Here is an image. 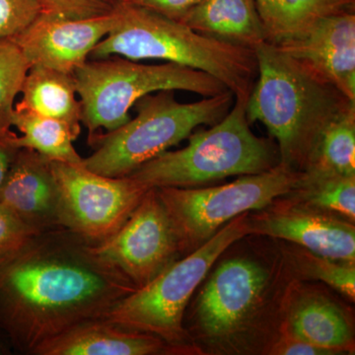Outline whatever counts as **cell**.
<instances>
[{
  "label": "cell",
  "instance_id": "30bf717a",
  "mask_svg": "<svg viewBox=\"0 0 355 355\" xmlns=\"http://www.w3.org/2000/svg\"><path fill=\"white\" fill-rule=\"evenodd\" d=\"M94 251L137 289L177 261L176 236L155 188L149 189L114 235L94 245Z\"/></svg>",
  "mask_w": 355,
  "mask_h": 355
},
{
  "label": "cell",
  "instance_id": "83f0119b",
  "mask_svg": "<svg viewBox=\"0 0 355 355\" xmlns=\"http://www.w3.org/2000/svg\"><path fill=\"white\" fill-rule=\"evenodd\" d=\"M35 234L38 233L0 203V263L17 253Z\"/></svg>",
  "mask_w": 355,
  "mask_h": 355
},
{
  "label": "cell",
  "instance_id": "52a82bcc",
  "mask_svg": "<svg viewBox=\"0 0 355 355\" xmlns=\"http://www.w3.org/2000/svg\"><path fill=\"white\" fill-rule=\"evenodd\" d=\"M73 76L80 97L81 123L89 137L100 128L112 132L127 123L132 119L130 108L151 93L183 90L211 97L228 90L216 77L200 70L172 62L137 64L120 58L87 60Z\"/></svg>",
  "mask_w": 355,
  "mask_h": 355
},
{
  "label": "cell",
  "instance_id": "ffe728a7",
  "mask_svg": "<svg viewBox=\"0 0 355 355\" xmlns=\"http://www.w3.org/2000/svg\"><path fill=\"white\" fill-rule=\"evenodd\" d=\"M292 336L331 350L352 349L354 335L342 311L324 299H308L298 306L291 319Z\"/></svg>",
  "mask_w": 355,
  "mask_h": 355
},
{
  "label": "cell",
  "instance_id": "484cf974",
  "mask_svg": "<svg viewBox=\"0 0 355 355\" xmlns=\"http://www.w3.org/2000/svg\"><path fill=\"white\" fill-rule=\"evenodd\" d=\"M41 13L38 0H0V43L24 32Z\"/></svg>",
  "mask_w": 355,
  "mask_h": 355
},
{
  "label": "cell",
  "instance_id": "d6986e66",
  "mask_svg": "<svg viewBox=\"0 0 355 355\" xmlns=\"http://www.w3.org/2000/svg\"><path fill=\"white\" fill-rule=\"evenodd\" d=\"M266 42L279 46L309 29L318 20L354 10L355 0H254Z\"/></svg>",
  "mask_w": 355,
  "mask_h": 355
},
{
  "label": "cell",
  "instance_id": "4316f807",
  "mask_svg": "<svg viewBox=\"0 0 355 355\" xmlns=\"http://www.w3.org/2000/svg\"><path fill=\"white\" fill-rule=\"evenodd\" d=\"M42 12L70 19H92L114 13L119 0H38Z\"/></svg>",
  "mask_w": 355,
  "mask_h": 355
},
{
  "label": "cell",
  "instance_id": "9a60e30c",
  "mask_svg": "<svg viewBox=\"0 0 355 355\" xmlns=\"http://www.w3.org/2000/svg\"><path fill=\"white\" fill-rule=\"evenodd\" d=\"M0 203L34 232L64 228L51 160L31 149H18L0 191Z\"/></svg>",
  "mask_w": 355,
  "mask_h": 355
},
{
  "label": "cell",
  "instance_id": "f1b7e54d",
  "mask_svg": "<svg viewBox=\"0 0 355 355\" xmlns=\"http://www.w3.org/2000/svg\"><path fill=\"white\" fill-rule=\"evenodd\" d=\"M123 3L144 7L170 19L180 21L202 0H121Z\"/></svg>",
  "mask_w": 355,
  "mask_h": 355
},
{
  "label": "cell",
  "instance_id": "8fae6325",
  "mask_svg": "<svg viewBox=\"0 0 355 355\" xmlns=\"http://www.w3.org/2000/svg\"><path fill=\"white\" fill-rule=\"evenodd\" d=\"M258 211L248 214L249 234L286 240L318 256L355 263V227L349 220L296 200L273 202Z\"/></svg>",
  "mask_w": 355,
  "mask_h": 355
},
{
  "label": "cell",
  "instance_id": "44dd1931",
  "mask_svg": "<svg viewBox=\"0 0 355 355\" xmlns=\"http://www.w3.org/2000/svg\"><path fill=\"white\" fill-rule=\"evenodd\" d=\"M12 125L21 132L12 139L17 148L31 149L51 161L83 165L73 146L78 135L64 121L14 108Z\"/></svg>",
  "mask_w": 355,
  "mask_h": 355
},
{
  "label": "cell",
  "instance_id": "603a6c76",
  "mask_svg": "<svg viewBox=\"0 0 355 355\" xmlns=\"http://www.w3.org/2000/svg\"><path fill=\"white\" fill-rule=\"evenodd\" d=\"M291 198L354 221L355 176L305 169Z\"/></svg>",
  "mask_w": 355,
  "mask_h": 355
},
{
  "label": "cell",
  "instance_id": "ac0fdd59",
  "mask_svg": "<svg viewBox=\"0 0 355 355\" xmlns=\"http://www.w3.org/2000/svg\"><path fill=\"white\" fill-rule=\"evenodd\" d=\"M22 98L15 108L67 123L80 135L81 104L73 74L44 67H30L23 83Z\"/></svg>",
  "mask_w": 355,
  "mask_h": 355
},
{
  "label": "cell",
  "instance_id": "4dcf8cb0",
  "mask_svg": "<svg viewBox=\"0 0 355 355\" xmlns=\"http://www.w3.org/2000/svg\"><path fill=\"white\" fill-rule=\"evenodd\" d=\"M14 139V137H13ZM13 139L0 137V191L2 190L7 175L12 165L14 158L17 154V147L12 144Z\"/></svg>",
  "mask_w": 355,
  "mask_h": 355
},
{
  "label": "cell",
  "instance_id": "277c9868",
  "mask_svg": "<svg viewBox=\"0 0 355 355\" xmlns=\"http://www.w3.org/2000/svg\"><path fill=\"white\" fill-rule=\"evenodd\" d=\"M247 98L209 130L191 132L188 146L166 151L128 176L148 188H196L231 176L260 174L279 164L277 146L257 137L247 118Z\"/></svg>",
  "mask_w": 355,
  "mask_h": 355
},
{
  "label": "cell",
  "instance_id": "5b68a950",
  "mask_svg": "<svg viewBox=\"0 0 355 355\" xmlns=\"http://www.w3.org/2000/svg\"><path fill=\"white\" fill-rule=\"evenodd\" d=\"M234 100L229 90L193 103L177 101L173 90L144 96L135 104V119L112 132L89 137L96 149L83 158V166L102 176L127 177L188 139L195 128L216 125L232 108Z\"/></svg>",
  "mask_w": 355,
  "mask_h": 355
},
{
  "label": "cell",
  "instance_id": "8992f818",
  "mask_svg": "<svg viewBox=\"0 0 355 355\" xmlns=\"http://www.w3.org/2000/svg\"><path fill=\"white\" fill-rule=\"evenodd\" d=\"M248 214L228 222L209 241L175 261L146 286L121 298L101 320L125 330L157 336L184 352L187 305L217 259L231 245L249 235Z\"/></svg>",
  "mask_w": 355,
  "mask_h": 355
},
{
  "label": "cell",
  "instance_id": "7402d4cb",
  "mask_svg": "<svg viewBox=\"0 0 355 355\" xmlns=\"http://www.w3.org/2000/svg\"><path fill=\"white\" fill-rule=\"evenodd\" d=\"M305 169L355 176V104L324 128Z\"/></svg>",
  "mask_w": 355,
  "mask_h": 355
},
{
  "label": "cell",
  "instance_id": "7a4b0ae2",
  "mask_svg": "<svg viewBox=\"0 0 355 355\" xmlns=\"http://www.w3.org/2000/svg\"><path fill=\"white\" fill-rule=\"evenodd\" d=\"M254 51L258 76L248 120L260 121L277 140L279 164L303 171L324 128L355 102L273 44L265 42Z\"/></svg>",
  "mask_w": 355,
  "mask_h": 355
},
{
  "label": "cell",
  "instance_id": "4fadbf2b",
  "mask_svg": "<svg viewBox=\"0 0 355 355\" xmlns=\"http://www.w3.org/2000/svg\"><path fill=\"white\" fill-rule=\"evenodd\" d=\"M268 275L248 259L223 261L198 298L197 324L205 336L222 340L233 335L253 312Z\"/></svg>",
  "mask_w": 355,
  "mask_h": 355
},
{
  "label": "cell",
  "instance_id": "f546056e",
  "mask_svg": "<svg viewBox=\"0 0 355 355\" xmlns=\"http://www.w3.org/2000/svg\"><path fill=\"white\" fill-rule=\"evenodd\" d=\"M272 354L282 355L335 354L331 350L322 349V347L306 343L304 340H298L292 336L277 343L275 349H272Z\"/></svg>",
  "mask_w": 355,
  "mask_h": 355
},
{
  "label": "cell",
  "instance_id": "1f68e13d",
  "mask_svg": "<svg viewBox=\"0 0 355 355\" xmlns=\"http://www.w3.org/2000/svg\"><path fill=\"white\" fill-rule=\"evenodd\" d=\"M10 350V347H9V345H7V343L6 340H4V338L0 336V354H9Z\"/></svg>",
  "mask_w": 355,
  "mask_h": 355
},
{
  "label": "cell",
  "instance_id": "cb8c5ba5",
  "mask_svg": "<svg viewBox=\"0 0 355 355\" xmlns=\"http://www.w3.org/2000/svg\"><path fill=\"white\" fill-rule=\"evenodd\" d=\"M30 64L12 41L0 43V137L13 139L12 116Z\"/></svg>",
  "mask_w": 355,
  "mask_h": 355
},
{
  "label": "cell",
  "instance_id": "6da1fadb",
  "mask_svg": "<svg viewBox=\"0 0 355 355\" xmlns=\"http://www.w3.org/2000/svg\"><path fill=\"white\" fill-rule=\"evenodd\" d=\"M67 228L33 236L0 263V336L33 355L77 324L101 319L135 287Z\"/></svg>",
  "mask_w": 355,
  "mask_h": 355
},
{
  "label": "cell",
  "instance_id": "3957f363",
  "mask_svg": "<svg viewBox=\"0 0 355 355\" xmlns=\"http://www.w3.org/2000/svg\"><path fill=\"white\" fill-rule=\"evenodd\" d=\"M116 14L113 29L89 57L167 60L216 77L235 98H249L258 76L254 51L203 36L180 21L121 0Z\"/></svg>",
  "mask_w": 355,
  "mask_h": 355
},
{
  "label": "cell",
  "instance_id": "7c38bea8",
  "mask_svg": "<svg viewBox=\"0 0 355 355\" xmlns=\"http://www.w3.org/2000/svg\"><path fill=\"white\" fill-rule=\"evenodd\" d=\"M116 20V10L110 15L83 20L42 12L10 41L19 48L30 67L73 74L87 62L96 44L113 29Z\"/></svg>",
  "mask_w": 355,
  "mask_h": 355
},
{
  "label": "cell",
  "instance_id": "e0dca14e",
  "mask_svg": "<svg viewBox=\"0 0 355 355\" xmlns=\"http://www.w3.org/2000/svg\"><path fill=\"white\" fill-rule=\"evenodd\" d=\"M180 22L203 36L252 51L266 42L254 0H202Z\"/></svg>",
  "mask_w": 355,
  "mask_h": 355
},
{
  "label": "cell",
  "instance_id": "9c48e42d",
  "mask_svg": "<svg viewBox=\"0 0 355 355\" xmlns=\"http://www.w3.org/2000/svg\"><path fill=\"white\" fill-rule=\"evenodd\" d=\"M60 193L62 227L99 244L125 224L148 191L133 178H110L83 165L51 161Z\"/></svg>",
  "mask_w": 355,
  "mask_h": 355
},
{
  "label": "cell",
  "instance_id": "ba28073f",
  "mask_svg": "<svg viewBox=\"0 0 355 355\" xmlns=\"http://www.w3.org/2000/svg\"><path fill=\"white\" fill-rule=\"evenodd\" d=\"M302 171L279 164L260 174L209 188H158L176 236L180 254H188L209 241L243 214L261 210L298 188Z\"/></svg>",
  "mask_w": 355,
  "mask_h": 355
},
{
  "label": "cell",
  "instance_id": "d4e9b609",
  "mask_svg": "<svg viewBox=\"0 0 355 355\" xmlns=\"http://www.w3.org/2000/svg\"><path fill=\"white\" fill-rule=\"evenodd\" d=\"M297 257V263L303 273L312 279L321 280L354 301V263L324 258L307 250L301 251Z\"/></svg>",
  "mask_w": 355,
  "mask_h": 355
},
{
  "label": "cell",
  "instance_id": "5bb4252c",
  "mask_svg": "<svg viewBox=\"0 0 355 355\" xmlns=\"http://www.w3.org/2000/svg\"><path fill=\"white\" fill-rule=\"evenodd\" d=\"M277 46L355 102V14L342 11Z\"/></svg>",
  "mask_w": 355,
  "mask_h": 355
},
{
  "label": "cell",
  "instance_id": "2e32d148",
  "mask_svg": "<svg viewBox=\"0 0 355 355\" xmlns=\"http://www.w3.org/2000/svg\"><path fill=\"white\" fill-rule=\"evenodd\" d=\"M180 352L184 350L157 336L97 319L77 324L44 343L33 355H157Z\"/></svg>",
  "mask_w": 355,
  "mask_h": 355
}]
</instances>
